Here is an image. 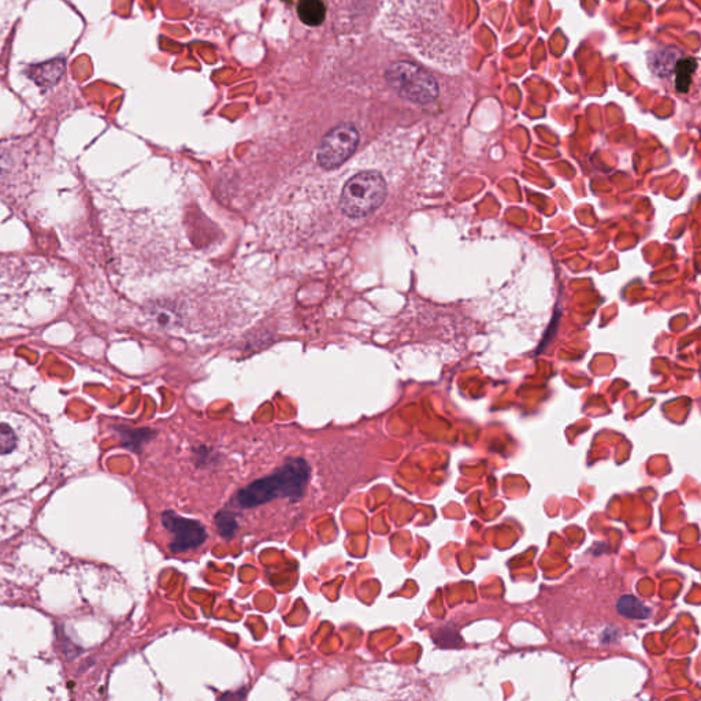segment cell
<instances>
[{"mask_svg":"<svg viewBox=\"0 0 701 701\" xmlns=\"http://www.w3.org/2000/svg\"><path fill=\"white\" fill-rule=\"evenodd\" d=\"M617 610L622 617L639 619V621H643V619H647L651 615V608L645 606L640 599L633 595L622 596L618 600Z\"/></svg>","mask_w":701,"mask_h":701,"instance_id":"cell-8","label":"cell"},{"mask_svg":"<svg viewBox=\"0 0 701 701\" xmlns=\"http://www.w3.org/2000/svg\"><path fill=\"white\" fill-rule=\"evenodd\" d=\"M437 636L439 637H436V643L443 645L444 648L458 647L459 644H462L461 636L451 628L440 629Z\"/></svg>","mask_w":701,"mask_h":701,"instance_id":"cell-12","label":"cell"},{"mask_svg":"<svg viewBox=\"0 0 701 701\" xmlns=\"http://www.w3.org/2000/svg\"><path fill=\"white\" fill-rule=\"evenodd\" d=\"M387 181L381 173L365 170L352 176L340 196V209L348 218L359 220L380 209L387 199Z\"/></svg>","mask_w":701,"mask_h":701,"instance_id":"cell-2","label":"cell"},{"mask_svg":"<svg viewBox=\"0 0 701 701\" xmlns=\"http://www.w3.org/2000/svg\"><path fill=\"white\" fill-rule=\"evenodd\" d=\"M63 72H65V65L62 61L47 62L33 68L32 79L43 87H53L62 79Z\"/></svg>","mask_w":701,"mask_h":701,"instance_id":"cell-7","label":"cell"},{"mask_svg":"<svg viewBox=\"0 0 701 701\" xmlns=\"http://www.w3.org/2000/svg\"><path fill=\"white\" fill-rule=\"evenodd\" d=\"M17 441L16 432H14L13 428L9 424L2 422L0 424V455H7L11 451L16 450Z\"/></svg>","mask_w":701,"mask_h":701,"instance_id":"cell-11","label":"cell"},{"mask_svg":"<svg viewBox=\"0 0 701 701\" xmlns=\"http://www.w3.org/2000/svg\"><path fill=\"white\" fill-rule=\"evenodd\" d=\"M389 88L414 105L425 106L439 98L440 88L428 70L410 61L392 63L385 72Z\"/></svg>","mask_w":701,"mask_h":701,"instance_id":"cell-3","label":"cell"},{"mask_svg":"<svg viewBox=\"0 0 701 701\" xmlns=\"http://www.w3.org/2000/svg\"><path fill=\"white\" fill-rule=\"evenodd\" d=\"M298 14L303 24L320 27L326 17L325 3L322 0H300Z\"/></svg>","mask_w":701,"mask_h":701,"instance_id":"cell-6","label":"cell"},{"mask_svg":"<svg viewBox=\"0 0 701 701\" xmlns=\"http://www.w3.org/2000/svg\"><path fill=\"white\" fill-rule=\"evenodd\" d=\"M359 132L352 124H341L324 137L317 151V162L322 169L335 170L355 154Z\"/></svg>","mask_w":701,"mask_h":701,"instance_id":"cell-4","label":"cell"},{"mask_svg":"<svg viewBox=\"0 0 701 701\" xmlns=\"http://www.w3.org/2000/svg\"><path fill=\"white\" fill-rule=\"evenodd\" d=\"M162 525L173 536L172 543L169 544L173 554L194 550L207 540L205 526L195 519L180 517L173 511L162 514Z\"/></svg>","mask_w":701,"mask_h":701,"instance_id":"cell-5","label":"cell"},{"mask_svg":"<svg viewBox=\"0 0 701 701\" xmlns=\"http://www.w3.org/2000/svg\"><path fill=\"white\" fill-rule=\"evenodd\" d=\"M215 525H217L218 532L224 539H232L235 536L237 530L235 514L225 510L220 511V513L215 515Z\"/></svg>","mask_w":701,"mask_h":701,"instance_id":"cell-10","label":"cell"},{"mask_svg":"<svg viewBox=\"0 0 701 701\" xmlns=\"http://www.w3.org/2000/svg\"><path fill=\"white\" fill-rule=\"evenodd\" d=\"M697 62L693 58H682L675 66V85L680 92H688L693 73L696 72Z\"/></svg>","mask_w":701,"mask_h":701,"instance_id":"cell-9","label":"cell"},{"mask_svg":"<svg viewBox=\"0 0 701 701\" xmlns=\"http://www.w3.org/2000/svg\"><path fill=\"white\" fill-rule=\"evenodd\" d=\"M310 478V466L303 459H292L272 476L261 478L240 489L235 497L237 506L252 508L272 502L278 497L298 500L303 496Z\"/></svg>","mask_w":701,"mask_h":701,"instance_id":"cell-1","label":"cell"}]
</instances>
